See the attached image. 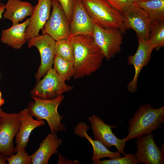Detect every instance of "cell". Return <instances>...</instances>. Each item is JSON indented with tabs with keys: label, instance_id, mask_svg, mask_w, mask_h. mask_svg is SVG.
Returning <instances> with one entry per match:
<instances>
[{
	"label": "cell",
	"instance_id": "1",
	"mask_svg": "<svg viewBox=\"0 0 164 164\" xmlns=\"http://www.w3.org/2000/svg\"><path fill=\"white\" fill-rule=\"evenodd\" d=\"M69 37L74 51L73 78L89 76L99 69L104 57L93 36L78 35Z\"/></svg>",
	"mask_w": 164,
	"mask_h": 164
},
{
	"label": "cell",
	"instance_id": "2",
	"mask_svg": "<svg viewBox=\"0 0 164 164\" xmlns=\"http://www.w3.org/2000/svg\"><path fill=\"white\" fill-rule=\"evenodd\" d=\"M164 122V106L157 108L150 104L139 105L128 122L126 141L149 134Z\"/></svg>",
	"mask_w": 164,
	"mask_h": 164
},
{
	"label": "cell",
	"instance_id": "3",
	"mask_svg": "<svg viewBox=\"0 0 164 164\" xmlns=\"http://www.w3.org/2000/svg\"><path fill=\"white\" fill-rule=\"evenodd\" d=\"M34 101L30 102L27 109L30 114L39 120H45L52 133L65 131L66 125L61 122L63 115H60L57 109L65 97L62 95L53 98L43 99L31 96Z\"/></svg>",
	"mask_w": 164,
	"mask_h": 164
},
{
	"label": "cell",
	"instance_id": "4",
	"mask_svg": "<svg viewBox=\"0 0 164 164\" xmlns=\"http://www.w3.org/2000/svg\"><path fill=\"white\" fill-rule=\"evenodd\" d=\"M89 16L104 28H114L125 33L122 14L106 0H81Z\"/></svg>",
	"mask_w": 164,
	"mask_h": 164
},
{
	"label": "cell",
	"instance_id": "5",
	"mask_svg": "<svg viewBox=\"0 0 164 164\" xmlns=\"http://www.w3.org/2000/svg\"><path fill=\"white\" fill-rule=\"evenodd\" d=\"M73 87L67 85L54 69L52 68L39 80L30 92L32 96L43 99L54 98L70 91Z\"/></svg>",
	"mask_w": 164,
	"mask_h": 164
},
{
	"label": "cell",
	"instance_id": "6",
	"mask_svg": "<svg viewBox=\"0 0 164 164\" xmlns=\"http://www.w3.org/2000/svg\"><path fill=\"white\" fill-rule=\"evenodd\" d=\"M123 33L114 28H103L94 22L93 36L104 57L109 60L121 50Z\"/></svg>",
	"mask_w": 164,
	"mask_h": 164
},
{
	"label": "cell",
	"instance_id": "7",
	"mask_svg": "<svg viewBox=\"0 0 164 164\" xmlns=\"http://www.w3.org/2000/svg\"><path fill=\"white\" fill-rule=\"evenodd\" d=\"M27 41L28 47H36L40 55L41 63L35 74L36 81L38 82L52 68L55 54L56 41L47 34L39 35Z\"/></svg>",
	"mask_w": 164,
	"mask_h": 164
},
{
	"label": "cell",
	"instance_id": "8",
	"mask_svg": "<svg viewBox=\"0 0 164 164\" xmlns=\"http://www.w3.org/2000/svg\"><path fill=\"white\" fill-rule=\"evenodd\" d=\"M0 118V152L8 157L16 152L13 140L20 126L19 113L3 111Z\"/></svg>",
	"mask_w": 164,
	"mask_h": 164
},
{
	"label": "cell",
	"instance_id": "9",
	"mask_svg": "<svg viewBox=\"0 0 164 164\" xmlns=\"http://www.w3.org/2000/svg\"><path fill=\"white\" fill-rule=\"evenodd\" d=\"M122 15L125 30L132 29L138 38L145 40L149 39L151 24L145 11L134 2L126 8Z\"/></svg>",
	"mask_w": 164,
	"mask_h": 164
},
{
	"label": "cell",
	"instance_id": "10",
	"mask_svg": "<svg viewBox=\"0 0 164 164\" xmlns=\"http://www.w3.org/2000/svg\"><path fill=\"white\" fill-rule=\"evenodd\" d=\"M89 121L93 131L94 139L101 142L108 149L115 146L118 151L124 155L126 142L125 138L121 139L116 137L113 133L112 128L116 126L105 123L99 117L93 114L89 117Z\"/></svg>",
	"mask_w": 164,
	"mask_h": 164
},
{
	"label": "cell",
	"instance_id": "11",
	"mask_svg": "<svg viewBox=\"0 0 164 164\" xmlns=\"http://www.w3.org/2000/svg\"><path fill=\"white\" fill-rule=\"evenodd\" d=\"M51 15L41 29L43 34H47L56 41L70 35V26L64 12L57 0H52Z\"/></svg>",
	"mask_w": 164,
	"mask_h": 164
},
{
	"label": "cell",
	"instance_id": "12",
	"mask_svg": "<svg viewBox=\"0 0 164 164\" xmlns=\"http://www.w3.org/2000/svg\"><path fill=\"white\" fill-rule=\"evenodd\" d=\"M136 139L137 150L134 155L139 163L164 164L163 148L157 145L152 133Z\"/></svg>",
	"mask_w": 164,
	"mask_h": 164
},
{
	"label": "cell",
	"instance_id": "13",
	"mask_svg": "<svg viewBox=\"0 0 164 164\" xmlns=\"http://www.w3.org/2000/svg\"><path fill=\"white\" fill-rule=\"evenodd\" d=\"M138 46L135 53L128 57V64L133 66L135 70L132 80L128 86V91L131 93L136 92L137 89L138 78L143 67L149 63L151 54L155 46L149 39L145 40L138 38Z\"/></svg>",
	"mask_w": 164,
	"mask_h": 164
},
{
	"label": "cell",
	"instance_id": "14",
	"mask_svg": "<svg viewBox=\"0 0 164 164\" xmlns=\"http://www.w3.org/2000/svg\"><path fill=\"white\" fill-rule=\"evenodd\" d=\"M94 26V22L87 12L81 0H76L70 25V36H93Z\"/></svg>",
	"mask_w": 164,
	"mask_h": 164
},
{
	"label": "cell",
	"instance_id": "15",
	"mask_svg": "<svg viewBox=\"0 0 164 164\" xmlns=\"http://www.w3.org/2000/svg\"><path fill=\"white\" fill-rule=\"evenodd\" d=\"M52 0H38L34 6L26 28V35L27 41L39 35V31L49 19L52 6Z\"/></svg>",
	"mask_w": 164,
	"mask_h": 164
},
{
	"label": "cell",
	"instance_id": "16",
	"mask_svg": "<svg viewBox=\"0 0 164 164\" xmlns=\"http://www.w3.org/2000/svg\"><path fill=\"white\" fill-rule=\"evenodd\" d=\"M19 113L20 126L15 138L16 152L19 149H25L30 134L34 129L45 124L44 120L34 119L27 108L22 110Z\"/></svg>",
	"mask_w": 164,
	"mask_h": 164
},
{
	"label": "cell",
	"instance_id": "17",
	"mask_svg": "<svg viewBox=\"0 0 164 164\" xmlns=\"http://www.w3.org/2000/svg\"><path fill=\"white\" fill-rule=\"evenodd\" d=\"M63 141L56 133L48 134L39 143L38 149L30 155L32 164H47L51 156L58 153V149Z\"/></svg>",
	"mask_w": 164,
	"mask_h": 164
},
{
	"label": "cell",
	"instance_id": "18",
	"mask_svg": "<svg viewBox=\"0 0 164 164\" xmlns=\"http://www.w3.org/2000/svg\"><path fill=\"white\" fill-rule=\"evenodd\" d=\"M30 21L27 19L22 23L12 24L10 28L2 31L1 42L15 49H19L27 41L26 30Z\"/></svg>",
	"mask_w": 164,
	"mask_h": 164
},
{
	"label": "cell",
	"instance_id": "19",
	"mask_svg": "<svg viewBox=\"0 0 164 164\" xmlns=\"http://www.w3.org/2000/svg\"><path fill=\"white\" fill-rule=\"evenodd\" d=\"M4 5L3 17L11 21L12 24L19 23L31 16L33 8L30 2L21 0H8Z\"/></svg>",
	"mask_w": 164,
	"mask_h": 164
},
{
	"label": "cell",
	"instance_id": "20",
	"mask_svg": "<svg viewBox=\"0 0 164 164\" xmlns=\"http://www.w3.org/2000/svg\"><path fill=\"white\" fill-rule=\"evenodd\" d=\"M89 126L84 122H79L74 126V132L75 135L81 138H85L92 145L93 154L91 158L92 162L105 157H110L112 154L101 142L92 139L87 134Z\"/></svg>",
	"mask_w": 164,
	"mask_h": 164
},
{
	"label": "cell",
	"instance_id": "21",
	"mask_svg": "<svg viewBox=\"0 0 164 164\" xmlns=\"http://www.w3.org/2000/svg\"><path fill=\"white\" fill-rule=\"evenodd\" d=\"M136 3L147 13L151 26L164 22V0H149Z\"/></svg>",
	"mask_w": 164,
	"mask_h": 164
},
{
	"label": "cell",
	"instance_id": "22",
	"mask_svg": "<svg viewBox=\"0 0 164 164\" xmlns=\"http://www.w3.org/2000/svg\"><path fill=\"white\" fill-rule=\"evenodd\" d=\"M53 69L65 81L73 77L74 72L73 62L63 59L55 54L53 62Z\"/></svg>",
	"mask_w": 164,
	"mask_h": 164
},
{
	"label": "cell",
	"instance_id": "23",
	"mask_svg": "<svg viewBox=\"0 0 164 164\" xmlns=\"http://www.w3.org/2000/svg\"><path fill=\"white\" fill-rule=\"evenodd\" d=\"M55 53L62 58L73 62V49L69 36L56 41Z\"/></svg>",
	"mask_w": 164,
	"mask_h": 164
},
{
	"label": "cell",
	"instance_id": "24",
	"mask_svg": "<svg viewBox=\"0 0 164 164\" xmlns=\"http://www.w3.org/2000/svg\"><path fill=\"white\" fill-rule=\"evenodd\" d=\"M149 39L159 50L164 46V22L151 26Z\"/></svg>",
	"mask_w": 164,
	"mask_h": 164
},
{
	"label": "cell",
	"instance_id": "25",
	"mask_svg": "<svg viewBox=\"0 0 164 164\" xmlns=\"http://www.w3.org/2000/svg\"><path fill=\"white\" fill-rule=\"evenodd\" d=\"M123 157H118L103 160H100L93 162L94 164H138L139 163L134 154H126Z\"/></svg>",
	"mask_w": 164,
	"mask_h": 164
},
{
	"label": "cell",
	"instance_id": "26",
	"mask_svg": "<svg viewBox=\"0 0 164 164\" xmlns=\"http://www.w3.org/2000/svg\"><path fill=\"white\" fill-rule=\"evenodd\" d=\"M25 149L20 148L16 151V154L8 156L6 161L9 164H31L30 155L26 151Z\"/></svg>",
	"mask_w": 164,
	"mask_h": 164
},
{
	"label": "cell",
	"instance_id": "27",
	"mask_svg": "<svg viewBox=\"0 0 164 164\" xmlns=\"http://www.w3.org/2000/svg\"><path fill=\"white\" fill-rule=\"evenodd\" d=\"M57 0L62 7L70 25L72 19L76 0Z\"/></svg>",
	"mask_w": 164,
	"mask_h": 164
},
{
	"label": "cell",
	"instance_id": "28",
	"mask_svg": "<svg viewBox=\"0 0 164 164\" xmlns=\"http://www.w3.org/2000/svg\"><path fill=\"white\" fill-rule=\"evenodd\" d=\"M113 7L122 14L124 10L135 0H106Z\"/></svg>",
	"mask_w": 164,
	"mask_h": 164
},
{
	"label": "cell",
	"instance_id": "29",
	"mask_svg": "<svg viewBox=\"0 0 164 164\" xmlns=\"http://www.w3.org/2000/svg\"><path fill=\"white\" fill-rule=\"evenodd\" d=\"M8 157L0 152V164H7L6 159Z\"/></svg>",
	"mask_w": 164,
	"mask_h": 164
},
{
	"label": "cell",
	"instance_id": "30",
	"mask_svg": "<svg viewBox=\"0 0 164 164\" xmlns=\"http://www.w3.org/2000/svg\"><path fill=\"white\" fill-rule=\"evenodd\" d=\"M5 5L3 4L0 6V19L3 16V14L5 11Z\"/></svg>",
	"mask_w": 164,
	"mask_h": 164
},
{
	"label": "cell",
	"instance_id": "31",
	"mask_svg": "<svg viewBox=\"0 0 164 164\" xmlns=\"http://www.w3.org/2000/svg\"><path fill=\"white\" fill-rule=\"evenodd\" d=\"M4 100L2 97L0 98V108H1V107L4 104Z\"/></svg>",
	"mask_w": 164,
	"mask_h": 164
},
{
	"label": "cell",
	"instance_id": "32",
	"mask_svg": "<svg viewBox=\"0 0 164 164\" xmlns=\"http://www.w3.org/2000/svg\"><path fill=\"white\" fill-rule=\"evenodd\" d=\"M148 0H135V2H140L146 1Z\"/></svg>",
	"mask_w": 164,
	"mask_h": 164
},
{
	"label": "cell",
	"instance_id": "33",
	"mask_svg": "<svg viewBox=\"0 0 164 164\" xmlns=\"http://www.w3.org/2000/svg\"><path fill=\"white\" fill-rule=\"evenodd\" d=\"M3 111V110L1 108H0V117Z\"/></svg>",
	"mask_w": 164,
	"mask_h": 164
},
{
	"label": "cell",
	"instance_id": "34",
	"mask_svg": "<svg viewBox=\"0 0 164 164\" xmlns=\"http://www.w3.org/2000/svg\"><path fill=\"white\" fill-rule=\"evenodd\" d=\"M1 97H2V92H1L0 90V98Z\"/></svg>",
	"mask_w": 164,
	"mask_h": 164
},
{
	"label": "cell",
	"instance_id": "35",
	"mask_svg": "<svg viewBox=\"0 0 164 164\" xmlns=\"http://www.w3.org/2000/svg\"><path fill=\"white\" fill-rule=\"evenodd\" d=\"M3 5V4L2 3L1 1L0 0V6Z\"/></svg>",
	"mask_w": 164,
	"mask_h": 164
},
{
	"label": "cell",
	"instance_id": "36",
	"mask_svg": "<svg viewBox=\"0 0 164 164\" xmlns=\"http://www.w3.org/2000/svg\"><path fill=\"white\" fill-rule=\"evenodd\" d=\"M1 121V118L0 117V124Z\"/></svg>",
	"mask_w": 164,
	"mask_h": 164
}]
</instances>
